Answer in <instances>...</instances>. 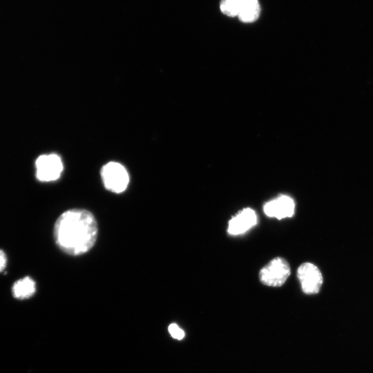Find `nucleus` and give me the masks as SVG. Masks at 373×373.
<instances>
[{
  "label": "nucleus",
  "instance_id": "1",
  "mask_svg": "<svg viewBox=\"0 0 373 373\" xmlns=\"http://www.w3.org/2000/svg\"><path fill=\"white\" fill-rule=\"evenodd\" d=\"M95 216L84 209H71L57 219L53 230L55 242L64 253L80 256L92 249L97 238Z\"/></svg>",
  "mask_w": 373,
  "mask_h": 373
},
{
  "label": "nucleus",
  "instance_id": "2",
  "mask_svg": "<svg viewBox=\"0 0 373 373\" xmlns=\"http://www.w3.org/2000/svg\"><path fill=\"white\" fill-rule=\"evenodd\" d=\"M290 275V267L283 258L276 257L270 260L259 271L260 282L269 287L282 286Z\"/></svg>",
  "mask_w": 373,
  "mask_h": 373
},
{
  "label": "nucleus",
  "instance_id": "3",
  "mask_svg": "<svg viewBox=\"0 0 373 373\" xmlns=\"http://www.w3.org/2000/svg\"><path fill=\"white\" fill-rule=\"evenodd\" d=\"M101 176L105 188L115 193L124 192L128 184L129 176L121 164L110 162L103 166Z\"/></svg>",
  "mask_w": 373,
  "mask_h": 373
},
{
  "label": "nucleus",
  "instance_id": "4",
  "mask_svg": "<svg viewBox=\"0 0 373 373\" xmlns=\"http://www.w3.org/2000/svg\"><path fill=\"white\" fill-rule=\"evenodd\" d=\"M35 166L37 178L41 182L57 180L63 171L61 160L56 154L40 155L36 160Z\"/></svg>",
  "mask_w": 373,
  "mask_h": 373
},
{
  "label": "nucleus",
  "instance_id": "5",
  "mask_svg": "<svg viewBox=\"0 0 373 373\" xmlns=\"http://www.w3.org/2000/svg\"><path fill=\"white\" fill-rule=\"evenodd\" d=\"M297 277L303 291L307 294H317L323 284L321 271L316 265L310 262H304L299 266Z\"/></svg>",
  "mask_w": 373,
  "mask_h": 373
},
{
  "label": "nucleus",
  "instance_id": "6",
  "mask_svg": "<svg viewBox=\"0 0 373 373\" xmlns=\"http://www.w3.org/2000/svg\"><path fill=\"white\" fill-rule=\"evenodd\" d=\"M266 216L281 220L291 218L294 214L295 202L293 198L286 195H279L273 200L267 202L263 206Z\"/></svg>",
  "mask_w": 373,
  "mask_h": 373
},
{
  "label": "nucleus",
  "instance_id": "7",
  "mask_svg": "<svg viewBox=\"0 0 373 373\" xmlns=\"http://www.w3.org/2000/svg\"><path fill=\"white\" fill-rule=\"evenodd\" d=\"M257 221L255 211L251 208H245L229 220L227 232L233 236L242 234L254 227Z\"/></svg>",
  "mask_w": 373,
  "mask_h": 373
},
{
  "label": "nucleus",
  "instance_id": "8",
  "mask_svg": "<svg viewBox=\"0 0 373 373\" xmlns=\"http://www.w3.org/2000/svg\"><path fill=\"white\" fill-rule=\"evenodd\" d=\"M260 13V6L258 0H242L238 17L243 23L256 21Z\"/></svg>",
  "mask_w": 373,
  "mask_h": 373
},
{
  "label": "nucleus",
  "instance_id": "9",
  "mask_svg": "<svg viewBox=\"0 0 373 373\" xmlns=\"http://www.w3.org/2000/svg\"><path fill=\"white\" fill-rule=\"evenodd\" d=\"M36 291L35 282L28 276L19 279L12 285V293L15 298L23 300L30 298Z\"/></svg>",
  "mask_w": 373,
  "mask_h": 373
},
{
  "label": "nucleus",
  "instance_id": "10",
  "mask_svg": "<svg viewBox=\"0 0 373 373\" xmlns=\"http://www.w3.org/2000/svg\"><path fill=\"white\" fill-rule=\"evenodd\" d=\"M242 0H220L221 12L231 17L238 16Z\"/></svg>",
  "mask_w": 373,
  "mask_h": 373
},
{
  "label": "nucleus",
  "instance_id": "11",
  "mask_svg": "<svg viewBox=\"0 0 373 373\" xmlns=\"http://www.w3.org/2000/svg\"><path fill=\"white\" fill-rule=\"evenodd\" d=\"M168 329L171 336L175 339L181 340L184 337V331L175 323H171Z\"/></svg>",
  "mask_w": 373,
  "mask_h": 373
},
{
  "label": "nucleus",
  "instance_id": "12",
  "mask_svg": "<svg viewBox=\"0 0 373 373\" xmlns=\"http://www.w3.org/2000/svg\"><path fill=\"white\" fill-rule=\"evenodd\" d=\"M7 258L3 251L0 249V272H1L6 266Z\"/></svg>",
  "mask_w": 373,
  "mask_h": 373
}]
</instances>
